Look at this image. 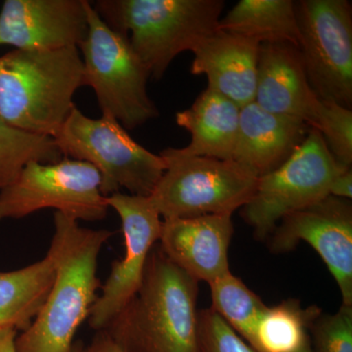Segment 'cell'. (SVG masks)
<instances>
[{"label": "cell", "instance_id": "obj_1", "mask_svg": "<svg viewBox=\"0 0 352 352\" xmlns=\"http://www.w3.org/2000/svg\"><path fill=\"white\" fill-rule=\"evenodd\" d=\"M60 212L48 251L55 259L54 283L32 325L16 338V352H72L74 337L98 295L99 254L112 231L94 230Z\"/></svg>", "mask_w": 352, "mask_h": 352}, {"label": "cell", "instance_id": "obj_2", "mask_svg": "<svg viewBox=\"0 0 352 352\" xmlns=\"http://www.w3.org/2000/svg\"><path fill=\"white\" fill-rule=\"evenodd\" d=\"M199 282L160 245L136 295L104 330L122 352H199Z\"/></svg>", "mask_w": 352, "mask_h": 352}, {"label": "cell", "instance_id": "obj_3", "mask_svg": "<svg viewBox=\"0 0 352 352\" xmlns=\"http://www.w3.org/2000/svg\"><path fill=\"white\" fill-rule=\"evenodd\" d=\"M85 85L76 46L15 50L0 57V119L20 131L54 138Z\"/></svg>", "mask_w": 352, "mask_h": 352}, {"label": "cell", "instance_id": "obj_4", "mask_svg": "<svg viewBox=\"0 0 352 352\" xmlns=\"http://www.w3.org/2000/svg\"><path fill=\"white\" fill-rule=\"evenodd\" d=\"M223 0H98L94 9L115 31L127 34L150 78H163L180 53L193 52L219 29Z\"/></svg>", "mask_w": 352, "mask_h": 352}, {"label": "cell", "instance_id": "obj_5", "mask_svg": "<svg viewBox=\"0 0 352 352\" xmlns=\"http://www.w3.org/2000/svg\"><path fill=\"white\" fill-rule=\"evenodd\" d=\"M53 139L65 157L92 164L99 171L104 197L122 189L149 197L166 168L161 155L136 142L110 116L91 119L75 107Z\"/></svg>", "mask_w": 352, "mask_h": 352}, {"label": "cell", "instance_id": "obj_6", "mask_svg": "<svg viewBox=\"0 0 352 352\" xmlns=\"http://www.w3.org/2000/svg\"><path fill=\"white\" fill-rule=\"evenodd\" d=\"M88 31L82 50L85 85L92 87L102 115L126 131L159 117L147 92L149 72L132 48L127 34L115 31L87 1Z\"/></svg>", "mask_w": 352, "mask_h": 352}, {"label": "cell", "instance_id": "obj_7", "mask_svg": "<svg viewBox=\"0 0 352 352\" xmlns=\"http://www.w3.org/2000/svg\"><path fill=\"white\" fill-rule=\"evenodd\" d=\"M166 164L150 199L164 219L231 215L249 203L259 176L234 161L161 152Z\"/></svg>", "mask_w": 352, "mask_h": 352}, {"label": "cell", "instance_id": "obj_8", "mask_svg": "<svg viewBox=\"0 0 352 352\" xmlns=\"http://www.w3.org/2000/svg\"><path fill=\"white\" fill-rule=\"evenodd\" d=\"M346 168L333 159L320 132L311 129L285 163L258 178L241 215L258 239H267L285 217L330 196L333 178Z\"/></svg>", "mask_w": 352, "mask_h": 352}, {"label": "cell", "instance_id": "obj_9", "mask_svg": "<svg viewBox=\"0 0 352 352\" xmlns=\"http://www.w3.org/2000/svg\"><path fill=\"white\" fill-rule=\"evenodd\" d=\"M100 186V173L85 162L69 157L55 164L30 162L15 182L0 190V221L45 208H55L76 221L104 219L109 207Z\"/></svg>", "mask_w": 352, "mask_h": 352}, {"label": "cell", "instance_id": "obj_10", "mask_svg": "<svg viewBox=\"0 0 352 352\" xmlns=\"http://www.w3.org/2000/svg\"><path fill=\"white\" fill-rule=\"evenodd\" d=\"M298 50L315 96L352 107V6L349 0L295 1Z\"/></svg>", "mask_w": 352, "mask_h": 352}, {"label": "cell", "instance_id": "obj_11", "mask_svg": "<svg viewBox=\"0 0 352 352\" xmlns=\"http://www.w3.org/2000/svg\"><path fill=\"white\" fill-rule=\"evenodd\" d=\"M106 203L122 220L126 254L113 261L102 293L90 310L88 321L95 331L104 330L138 293L150 252L160 240L161 215L150 197L115 193Z\"/></svg>", "mask_w": 352, "mask_h": 352}, {"label": "cell", "instance_id": "obj_12", "mask_svg": "<svg viewBox=\"0 0 352 352\" xmlns=\"http://www.w3.org/2000/svg\"><path fill=\"white\" fill-rule=\"evenodd\" d=\"M274 252L307 242L318 252L339 286L342 303L352 305L351 200L328 196L288 215L270 236Z\"/></svg>", "mask_w": 352, "mask_h": 352}, {"label": "cell", "instance_id": "obj_13", "mask_svg": "<svg viewBox=\"0 0 352 352\" xmlns=\"http://www.w3.org/2000/svg\"><path fill=\"white\" fill-rule=\"evenodd\" d=\"M88 31L87 0H6L0 45L19 50L78 47Z\"/></svg>", "mask_w": 352, "mask_h": 352}, {"label": "cell", "instance_id": "obj_14", "mask_svg": "<svg viewBox=\"0 0 352 352\" xmlns=\"http://www.w3.org/2000/svg\"><path fill=\"white\" fill-rule=\"evenodd\" d=\"M233 232L231 215L164 219L160 247L180 270L210 284L231 272L228 250Z\"/></svg>", "mask_w": 352, "mask_h": 352}, {"label": "cell", "instance_id": "obj_15", "mask_svg": "<svg viewBox=\"0 0 352 352\" xmlns=\"http://www.w3.org/2000/svg\"><path fill=\"white\" fill-rule=\"evenodd\" d=\"M319 102L308 82L298 46L261 43L254 103L267 112L295 118L309 126Z\"/></svg>", "mask_w": 352, "mask_h": 352}, {"label": "cell", "instance_id": "obj_16", "mask_svg": "<svg viewBox=\"0 0 352 352\" xmlns=\"http://www.w3.org/2000/svg\"><path fill=\"white\" fill-rule=\"evenodd\" d=\"M261 43L217 30L193 51L191 73L240 108L254 102Z\"/></svg>", "mask_w": 352, "mask_h": 352}, {"label": "cell", "instance_id": "obj_17", "mask_svg": "<svg viewBox=\"0 0 352 352\" xmlns=\"http://www.w3.org/2000/svg\"><path fill=\"white\" fill-rule=\"evenodd\" d=\"M309 131L302 120L267 112L252 102L241 108L232 161L261 177L285 163Z\"/></svg>", "mask_w": 352, "mask_h": 352}, {"label": "cell", "instance_id": "obj_18", "mask_svg": "<svg viewBox=\"0 0 352 352\" xmlns=\"http://www.w3.org/2000/svg\"><path fill=\"white\" fill-rule=\"evenodd\" d=\"M239 106L206 88L193 105L175 115L176 124L186 129L191 141L171 152L177 156L206 157L232 161L240 120Z\"/></svg>", "mask_w": 352, "mask_h": 352}, {"label": "cell", "instance_id": "obj_19", "mask_svg": "<svg viewBox=\"0 0 352 352\" xmlns=\"http://www.w3.org/2000/svg\"><path fill=\"white\" fill-rule=\"evenodd\" d=\"M55 275V259L50 251L27 267L0 271V329L27 330L43 307Z\"/></svg>", "mask_w": 352, "mask_h": 352}, {"label": "cell", "instance_id": "obj_20", "mask_svg": "<svg viewBox=\"0 0 352 352\" xmlns=\"http://www.w3.org/2000/svg\"><path fill=\"white\" fill-rule=\"evenodd\" d=\"M219 30L258 43H289L298 46L293 0H241L219 21Z\"/></svg>", "mask_w": 352, "mask_h": 352}, {"label": "cell", "instance_id": "obj_21", "mask_svg": "<svg viewBox=\"0 0 352 352\" xmlns=\"http://www.w3.org/2000/svg\"><path fill=\"white\" fill-rule=\"evenodd\" d=\"M322 310L302 307L296 300L266 308L259 318L251 346L258 352H300L310 342L309 328Z\"/></svg>", "mask_w": 352, "mask_h": 352}, {"label": "cell", "instance_id": "obj_22", "mask_svg": "<svg viewBox=\"0 0 352 352\" xmlns=\"http://www.w3.org/2000/svg\"><path fill=\"white\" fill-rule=\"evenodd\" d=\"M62 156L52 138L20 131L0 119V190L15 182L30 162L55 164Z\"/></svg>", "mask_w": 352, "mask_h": 352}, {"label": "cell", "instance_id": "obj_23", "mask_svg": "<svg viewBox=\"0 0 352 352\" xmlns=\"http://www.w3.org/2000/svg\"><path fill=\"white\" fill-rule=\"evenodd\" d=\"M208 285L212 291V309L248 344H252L259 318L267 307L231 272Z\"/></svg>", "mask_w": 352, "mask_h": 352}, {"label": "cell", "instance_id": "obj_24", "mask_svg": "<svg viewBox=\"0 0 352 352\" xmlns=\"http://www.w3.org/2000/svg\"><path fill=\"white\" fill-rule=\"evenodd\" d=\"M310 129L320 132L329 151L340 166L352 164V111L335 102H319Z\"/></svg>", "mask_w": 352, "mask_h": 352}, {"label": "cell", "instance_id": "obj_25", "mask_svg": "<svg viewBox=\"0 0 352 352\" xmlns=\"http://www.w3.org/2000/svg\"><path fill=\"white\" fill-rule=\"evenodd\" d=\"M309 333L314 352H352V305L342 303L333 314L321 312Z\"/></svg>", "mask_w": 352, "mask_h": 352}, {"label": "cell", "instance_id": "obj_26", "mask_svg": "<svg viewBox=\"0 0 352 352\" xmlns=\"http://www.w3.org/2000/svg\"><path fill=\"white\" fill-rule=\"evenodd\" d=\"M199 352H258L212 307L199 311Z\"/></svg>", "mask_w": 352, "mask_h": 352}, {"label": "cell", "instance_id": "obj_27", "mask_svg": "<svg viewBox=\"0 0 352 352\" xmlns=\"http://www.w3.org/2000/svg\"><path fill=\"white\" fill-rule=\"evenodd\" d=\"M329 195L337 198L351 200L352 198V168H346L340 171L333 178L330 186Z\"/></svg>", "mask_w": 352, "mask_h": 352}, {"label": "cell", "instance_id": "obj_28", "mask_svg": "<svg viewBox=\"0 0 352 352\" xmlns=\"http://www.w3.org/2000/svg\"><path fill=\"white\" fill-rule=\"evenodd\" d=\"M80 352H122L105 330L96 331L91 342L83 346Z\"/></svg>", "mask_w": 352, "mask_h": 352}, {"label": "cell", "instance_id": "obj_29", "mask_svg": "<svg viewBox=\"0 0 352 352\" xmlns=\"http://www.w3.org/2000/svg\"><path fill=\"white\" fill-rule=\"evenodd\" d=\"M17 331L13 328L0 329V352H16Z\"/></svg>", "mask_w": 352, "mask_h": 352}, {"label": "cell", "instance_id": "obj_30", "mask_svg": "<svg viewBox=\"0 0 352 352\" xmlns=\"http://www.w3.org/2000/svg\"><path fill=\"white\" fill-rule=\"evenodd\" d=\"M83 346H85V344H83L82 340H78V342H74L73 349H72V352L82 351Z\"/></svg>", "mask_w": 352, "mask_h": 352}, {"label": "cell", "instance_id": "obj_31", "mask_svg": "<svg viewBox=\"0 0 352 352\" xmlns=\"http://www.w3.org/2000/svg\"><path fill=\"white\" fill-rule=\"evenodd\" d=\"M300 352H314V351H312L311 342H308L307 346H305Z\"/></svg>", "mask_w": 352, "mask_h": 352}]
</instances>
